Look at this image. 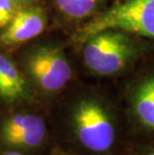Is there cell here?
Listing matches in <instances>:
<instances>
[{
  "mask_svg": "<svg viewBox=\"0 0 154 155\" xmlns=\"http://www.w3.org/2000/svg\"><path fill=\"white\" fill-rule=\"evenodd\" d=\"M14 1H16L18 3L19 5H27V4H30L31 2H33L34 0H14Z\"/></svg>",
  "mask_w": 154,
  "mask_h": 155,
  "instance_id": "4fadbf2b",
  "label": "cell"
},
{
  "mask_svg": "<svg viewBox=\"0 0 154 155\" xmlns=\"http://www.w3.org/2000/svg\"><path fill=\"white\" fill-rule=\"evenodd\" d=\"M139 36L109 28L89 36L82 42V57L91 73L114 76L126 71L142 54Z\"/></svg>",
  "mask_w": 154,
  "mask_h": 155,
  "instance_id": "7a4b0ae2",
  "label": "cell"
},
{
  "mask_svg": "<svg viewBox=\"0 0 154 155\" xmlns=\"http://www.w3.org/2000/svg\"><path fill=\"white\" fill-rule=\"evenodd\" d=\"M4 155H22V154H20V153H18V152H7V153H5Z\"/></svg>",
  "mask_w": 154,
  "mask_h": 155,
  "instance_id": "5bb4252c",
  "label": "cell"
},
{
  "mask_svg": "<svg viewBox=\"0 0 154 155\" xmlns=\"http://www.w3.org/2000/svg\"><path fill=\"white\" fill-rule=\"evenodd\" d=\"M0 78L8 94V100H15L26 94V81L10 58L0 54Z\"/></svg>",
  "mask_w": 154,
  "mask_h": 155,
  "instance_id": "ba28073f",
  "label": "cell"
},
{
  "mask_svg": "<svg viewBox=\"0 0 154 155\" xmlns=\"http://www.w3.org/2000/svg\"><path fill=\"white\" fill-rule=\"evenodd\" d=\"M128 119L137 132L154 136V72L135 78L125 92Z\"/></svg>",
  "mask_w": 154,
  "mask_h": 155,
  "instance_id": "5b68a950",
  "label": "cell"
},
{
  "mask_svg": "<svg viewBox=\"0 0 154 155\" xmlns=\"http://www.w3.org/2000/svg\"><path fill=\"white\" fill-rule=\"evenodd\" d=\"M70 127L78 144L96 155L113 153L119 139V121L112 106L97 96H85L70 110Z\"/></svg>",
  "mask_w": 154,
  "mask_h": 155,
  "instance_id": "6da1fadb",
  "label": "cell"
},
{
  "mask_svg": "<svg viewBox=\"0 0 154 155\" xmlns=\"http://www.w3.org/2000/svg\"><path fill=\"white\" fill-rule=\"evenodd\" d=\"M109 28L154 40V0H119L81 27L75 39L82 43L89 36Z\"/></svg>",
  "mask_w": 154,
  "mask_h": 155,
  "instance_id": "3957f363",
  "label": "cell"
},
{
  "mask_svg": "<svg viewBox=\"0 0 154 155\" xmlns=\"http://www.w3.org/2000/svg\"><path fill=\"white\" fill-rule=\"evenodd\" d=\"M46 126L42 118L34 114L18 113L3 122L0 136L9 146L20 148L37 147L43 142Z\"/></svg>",
  "mask_w": 154,
  "mask_h": 155,
  "instance_id": "8992f818",
  "label": "cell"
},
{
  "mask_svg": "<svg viewBox=\"0 0 154 155\" xmlns=\"http://www.w3.org/2000/svg\"><path fill=\"white\" fill-rule=\"evenodd\" d=\"M55 7L64 17L82 20L96 14L105 0H53Z\"/></svg>",
  "mask_w": 154,
  "mask_h": 155,
  "instance_id": "9c48e42d",
  "label": "cell"
},
{
  "mask_svg": "<svg viewBox=\"0 0 154 155\" xmlns=\"http://www.w3.org/2000/svg\"><path fill=\"white\" fill-rule=\"evenodd\" d=\"M25 70L35 85L46 93H57L72 77V67L63 49L57 45H39L25 56Z\"/></svg>",
  "mask_w": 154,
  "mask_h": 155,
  "instance_id": "277c9868",
  "label": "cell"
},
{
  "mask_svg": "<svg viewBox=\"0 0 154 155\" xmlns=\"http://www.w3.org/2000/svg\"><path fill=\"white\" fill-rule=\"evenodd\" d=\"M0 97L4 98V99L8 100V94H7V91H6V88L3 84V82L0 78Z\"/></svg>",
  "mask_w": 154,
  "mask_h": 155,
  "instance_id": "7c38bea8",
  "label": "cell"
},
{
  "mask_svg": "<svg viewBox=\"0 0 154 155\" xmlns=\"http://www.w3.org/2000/svg\"><path fill=\"white\" fill-rule=\"evenodd\" d=\"M127 155H154V140L142 144H136L128 151Z\"/></svg>",
  "mask_w": 154,
  "mask_h": 155,
  "instance_id": "8fae6325",
  "label": "cell"
},
{
  "mask_svg": "<svg viewBox=\"0 0 154 155\" xmlns=\"http://www.w3.org/2000/svg\"><path fill=\"white\" fill-rule=\"evenodd\" d=\"M56 155H66V154H56Z\"/></svg>",
  "mask_w": 154,
  "mask_h": 155,
  "instance_id": "9a60e30c",
  "label": "cell"
},
{
  "mask_svg": "<svg viewBox=\"0 0 154 155\" xmlns=\"http://www.w3.org/2000/svg\"><path fill=\"white\" fill-rule=\"evenodd\" d=\"M21 7L14 0H0V29L7 26Z\"/></svg>",
  "mask_w": 154,
  "mask_h": 155,
  "instance_id": "30bf717a",
  "label": "cell"
},
{
  "mask_svg": "<svg viewBox=\"0 0 154 155\" xmlns=\"http://www.w3.org/2000/svg\"><path fill=\"white\" fill-rule=\"evenodd\" d=\"M46 13L38 6H21L10 23L2 29L0 43L15 46L25 43L41 34L46 27Z\"/></svg>",
  "mask_w": 154,
  "mask_h": 155,
  "instance_id": "52a82bcc",
  "label": "cell"
}]
</instances>
